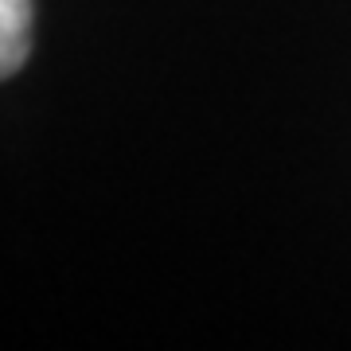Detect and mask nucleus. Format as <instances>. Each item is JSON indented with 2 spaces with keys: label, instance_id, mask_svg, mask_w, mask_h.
<instances>
[{
  "label": "nucleus",
  "instance_id": "f257e3e1",
  "mask_svg": "<svg viewBox=\"0 0 351 351\" xmlns=\"http://www.w3.org/2000/svg\"><path fill=\"white\" fill-rule=\"evenodd\" d=\"M32 51V0H0V78L16 75Z\"/></svg>",
  "mask_w": 351,
  "mask_h": 351
}]
</instances>
